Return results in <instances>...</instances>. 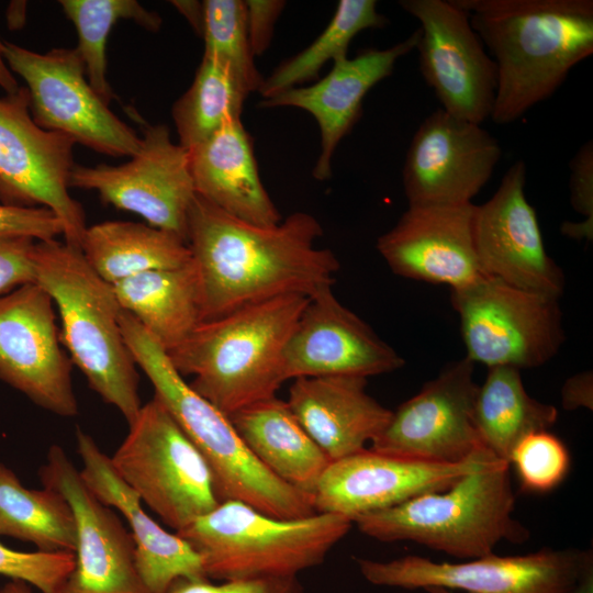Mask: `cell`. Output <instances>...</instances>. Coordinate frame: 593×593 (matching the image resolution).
<instances>
[{
    "mask_svg": "<svg viewBox=\"0 0 593 593\" xmlns=\"http://www.w3.org/2000/svg\"><path fill=\"white\" fill-rule=\"evenodd\" d=\"M318 220L294 212L273 226L238 220L195 194L187 219L201 292V322L288 294L311 298L333 288L339 261Z\"/></svg>",
    "mask_w": 593,
    "mask_h": 593,
    "instance_id": "6da1fadb",
    "label": "cell"
},
{
    "mask_svg": "<svg viewBox=\"0 0 593 593\" xmlns=\"http://www.w3.org/2000/svg\"><path fill=\"white\" fill-rule=\"evenodd\" d=\"M494 57L491 120L508 124L550 98L593 53L592 0H455Z\"/></svg>",
    "mask_w": 593,
    "mask_h": 593,
    "instance_id": "7a4b0ae2",
    "label": "cell"
},
{
    "mask_svg": "<svg viewBox=\"0 0 593 593\" xmlns=\"http://www.w3.org/2000/svg\"><path fill=\"white\" fill-rule=\"evenodd\" d=\"M310 298L288 294L201 322L166 351L190 388L226 416L276 396L286 382L283 353Z\"/></svg>",
    "mask_w": 593,
    "mask_h": 593,
    "instance_id": "3957f363",
    "label": "cell"
},
{
    "mask_svg": "<svg viewBox=\"0 0 593 593\" xmlns=\"http://www.w3.org/2000/svg\"><path fill=\"white\" fill-rule=\"evenodd\" d=\"M120 325L136 366L154 388V395L205 459L220 502L238 501L278 518L316 513L313 496L268 470L246 447L228 416L190 388L166 350L124 310Z\"/></svg>",
    "mask_w": 593,
    "mask_h": 593,
    "instance_id": "277c9868",
    "label": "cell"
},
{
    "mask_svg": "<svg viewBox=\"0 0 593 593\" xmlns=\"http://www.w3.org/2000/svg\"><path fill=\"white\" fill-rule=\"evenodd\" d=\"M35 283L52 298L61 322L60 342L89 387L132 424L142 407L136 362L120 325L112 284L81 249L56 239L37 240Z\"/></svg>",
    "mask_w": 593,
    "mask_h": 593,
    "instance_id": "5b68a950",
    "label": "cell"
},
{
    "mask_svg": "<svg viewBox=\"0 0 593 593\" xmlns=\"http://www.w3.org/2000/svg\"><path fill=\"white\" fill-rule=\"evenodd\" d=\"M514 506L510 465L495 460L445 490L363 514L354 524L380 541H413L468 560L493 553L504 540L517 544L529 537L514 518Z\"/></svg>",
    "mask_w": 593,
    "mask_h": 593,
    "instance_id": "8992f818",
    "label": "cell"
},
{
    "mask_svg": "<svg viewBox=\"0 0 593 593\" xmlns=\"http://www.w3.org/2000/svg\"><path fill=\"white\" fill-rule=\"evenodd\" d=\"M338 514L269 516L238 501L216 507L176 532L201 556L209 580L298 577L321 564L350 530Z\"/></svg>",
    "mask_w": 593,
    "mask_h": 593,
    "instance_id": "52a82bcc",
    "label": "cell"
},
{
    "mask_svg": "<svg viewBox=\"0 0 593 593\" xmlns=\"http://www.w3.org/2000/svg\"><path fill=\"white\" fill-rule=\"evenodd\" d=\"M128 426L112 466L166 525L179 532L217 506L205 459L155 395Z\"/></svg>",
    "mask_w": 593,
    "mask_h": 593,
    "instance_id": "ba28073f",
    "label": "cell"
},
{
    "mask_svg": "<svg viewBox=\"0 0 593 593\" xmlns=\"http://www.w3.org/2000/svg\"><path fill=\"white\" fill-rule=\"evenodd\" d=\"M466 358L488 368H536L564 342L557 298L513 287L493 277L451 290Z\"/></svg>",
    "mask_w": 593,
    "mask_h": 593,
    "instance_id": "9c48e42d",
    "label": "cell"
},
{
    "mask_svg": "<svg viewBox=\"0 0 593 593\" xmlns=\"http://www.w3.org/2000/svg\"><path fill=\"white\" fill-rule=\"evenodd\" d=\"M357 564L373 585L465 593H575L592 575L591 551L578 549L544 548L507 557L491 553L457 562L419 556L387 561L359 558Z\"/></svg>",
    "mask_w": 593,
    "mask_h": 593,
    "instance_id": "30bf717a",
    "label": "cell"
},
{
    "mask_svg": "<svg viewBox=\"0 0 593 593\" xmlns=\"http://www.w3.org/2000/svg\"><path fill=\"white\" fill-rule=\"evenodd\" d=\"M4 59L25 82L30 112L40 127L112 157L138 152L142 138L90 86L77 48L42 54L4 42Z\"/></svg>",
    "mask_w": 593,
    "mask_h": 593,
    "instance_id": "8fae6325",
    "label": "cell"
},
{
    "mask_svg": "<svg viewBox=\"0 0 593 593\" xmlns=\"http://www.w3.org/2000/svg\"><path fill=\"white\" fill-rule=\"evenodd\" d=\"M75 144L34 122L24 86L0 98L1 203L49 209L63 224L65 243L80 249L85 211L68 191Z\"/></svg>",
    "mask_w": 593,
    "mask_h": 593,
    "instance_id": "7c38bea8",
    "label": "cell"
},
{
    "mask_svg": "<svg viewBox=\"0 0 593 593\" xmlns=\"http://www.w3.org/2000/svg\"><path fill=\"white\" fill-rule=\"evenodd\" d=\"M421 24L415 49L422 76L448 114L477 124L491 118L497 71L494 60L455 0H401Z\"/></svg>",
    "mask_w": 593,
    "mask_h": 593,
    "instance_id": "4fadbf2b",
    "label": "cell"
},
{
    "mask_svg": "<svg viewBox=\"0 0 593 593\" xmlns=\"http://www.w3.org/2000/svg\"><path fill=\"white\" fill-rule=\"evenodd\" d=\"M138 152L119 166L74 165L69 188L94 190L116 209L141 215L148 225L187 242V219L195 189L188 149L175 144L167 125H146Z\"/></svg>",
    "mask_w": 593,
    "mask_h": 593,
    "instance_id": "5bb4252c",
    "label": "cell"
},
{
    "mask_svg": "<svg viewBox=\"0 0 593 593\" xmlns=\"http://www.w3.org/2000/svg\"><path fill=\"white\" fill-rule=\"evenodd\" d=\"M474 365L466 357L448 365L395 411L370 449L409 459L465 462L486 449L474 427L478 391Z\"/></svg>",
    "mask_w": 593,
    "mask_h": 593,
    "instance_id": "9a60e30c",
    "label": "cell"
},
{
    "mask_svg": "<svg viewBox=\"0 0 593 593\" xmlns=\"http://www.w3.org/2000/svg\"><path fill=\"white\" fill-rule=\"evenodd\" d=\"M55 318L52 298L35 282L0 295V379L46 411L72 417V362Z\"/></svg>",
    "mask_w": 593,
    "mask_h": 593,
    "instance_id": "2e32d148",
    "label": "cell"
},
{
    "mask_svg": "<svg viewBox=\"0 0 593 593\" xmlns=\"http://www.w3.org/2000/svg\"><path fill=\"white\" fill-rule=\"evenodd\" d=\"M38 475L44 488L65 497L76 519L75 567L59 593H150L136 566L131 533L89 490L59 445L49 447Z\"/></svg>",
    "mask_w": 593,
    "mask_h": 593,
    "instance_id": "e0dca14e",
    "label": "cell"
},
{
    "mask_svg": "<svg viewBox=\"0 0 593 593\" xmlns=\"http://www.w3.org/2000/svg\"><path fill=\"white\" fill-rule=\"evenodd\" d=\"M502 157L499 142L481 124L437 109L421 123L402 170L409 205H459L486 184Z\"/></svg>",
    "mask_w": 593,
    "mask_h": 593,
    "instance_id": "ac0fdd59",
    "label": "cell"
},
{
    "mask_svg": "<svg viewBox=\"0 0 593 593\" xmlns=\"http://www.w3.org/2000/svg\"><path fill=\"white\" fill-rule=\"evenodd\" d=\"M526 165L514 163L494 194L474 205L477 258L483 273L513 287L559 299L566 280L547 254L535 209L525 195Z\"/></svg>",
    "mask_w": 593,
    "mask_h": 593,
    "instance_id": "d6986e66",
    "label": "cell"
},
{
    "mask_svg": "<svg viewBox=\"0 0 593 593\" xmlns=\"http://www.w3.org/2000/svg\"><path fill=\"white\" fill-rule=\"evenodd\" d=\"M500 460L488 449L460 463H437L370 448L331 462L313 494L316 512L354 519L401 504L426 492L441 491L467 473Z\"/></svg>",
    "mask_w": 593,
    "mask_h": 593,
    "instance_id": "ffe728a7",
    "label": "cell"
},
{
    "mask_svg": "<svg viewBox=\"0 0 593 593\" xmlns=\"http://www.w3.org/2000/svg\"><path fill=\"white\" fill-rule=\"evenodd\" d=\"M404 359L326 288L312 295L283 353L284 380L324 376L368 378Z\"/></svg>",
    "mask_w": 593,
    "mask_h": 593,
    "instance_id": "44dd1931",
    "label": "cell"
},
{
    "mask_svg": "<svg viewBox=\"0 0 593 593\" xmlns=\"http://www.w3.org/2000/svg\"><path fill=\"white\" fill-rule=\"evenodd\" d=\"M473 211V203L409 205L377 249L398 276L451 290L468 287L485 277L474 248Z\"/></svg>",
    "mask_w": 593,
    "mask_h": 593,
    "instance_id": "7402d4cb",
    "label": "cell"
},
{
    "mask_svg": "<svg viewBox=\"0 0 593 593\" xmlns=\"http://www.w3.org/2000/svg\"><path fill=\"white\" fill-rule=\"evenodd\" d=\"M419 30L391 47L369 48L353 58L339 57L321 80L292 88L264 99L258 108H299L317 122L321 150L313 168V177L326 181L333 174V158L342 139L358 122L362 101L369 90L389 77L396 61L416 47Z\"/></svg>",
    "mask_w": 593,
    "mask_h": 593,
    "instance_id": "603a6c76",
    "label": "cell"
},
{
    "mask_svg": "<svg viewBox=\"0 0 593 593\" xmlns=\"http://www.w3.org/2000/svg\"><path fill=\"white\" fill-rule=\"evenodd\" d=\"M82 462L80 477L103 504L115 507L127 521L135 544L136 566L150 593H165L179 579H208L201 556L178 534L147 515L139 496L121 479L94 439L76 430Z\"/></svg>",
    "mask_w": 593,
    "mask_h": 593,
    "instance_id": "cb8c5ba5",
    "label": "cell"
},
{
    "mask_svg": "<svg viewBox=\"0 0 593 593\" xmlns=\"http://www.w3.org/2000/svg\"><path fill=\"white\" fill-rule=\"evenodd\" d=\"M366 385V378L353 376L299 378L290 385L289 409L331 462L363 450L391 417Z\"/></svg>",
    "mask_w": 593,
    "mask_h": 593,
    "instance_id": "d4e9b609",
    "label": "cell"
},
{
    "mask_svg": "<svg viewBox=\"0 0 593 593\" xmlns=\"http://www.w3.org/2000/svg\"><path fill=\"white\" fill-rule=\"evenodd\" d=\"M188 153L195 194L250 224L273 226L282 221L260 179L254 142L240 119Z\"/></svg>",
    "mask_w": 593,
    "mask_h": 593,
    "instance_id": "484cf974",
    "label": "cell"
},
{
    "mask_svg": "<svg viewBox=\"0 0 593 593\" xmlns=\"http://www.w3.org/2000/svg\"><path fill=\"white\" fill-rule=\"evenodd\" d=\"M250 452L276 477L313 496L331 463L286 401L272 396L228 416Z\"/></svg>",
    "mask_w": 593,
    "mask_h": 593,
    "instance_id": "4316f807",
    "label": "cell"
},
{
    "mask_svg": "<svg viewBox=\"0 0 593 593\" xmlns=\"http://www.w3.org/2000/svg\"><path fill=\"white\" fill-rule=\"evenodd\" d=\"M128 312L166 350L184 340L201 323V292L195 267L144 272L112 286Z\"/></svg>",
    "mask_w": 593,
    "mask_h": 593,
    "instance_id": "83f0119b",
    "label": "cell"
},
{
    "mask_svg": "<svg viewBox=\"0 0 593 593\" xmlns=\"http://www.w3.org/2000/svg\"><path fill=\"white\" fill-rule=\"evenodd\" d=\"M80 249L92 269L108 283L191 262L188 243L179 235L128 221L87 226Z\"/></svg>",
    "mask_w": 593,
    "mask_h": 593,
    "instance_id": "f1b7e54d",
    "label": "cell"
},
{
    "mask_svg": "<svg viewBox=\"0 0 593 593\" xmlns=\"http://www.w3.org/2000/svg\"><path fill=\"white\" fill-rule=\"evenodd\" d=\"M472 416L483 446L510 465L515 445L527 434L548 430L556 423L558 411L527 393L519 369L497 366L489 368L484 382L478 387Z\"/></svg>",
    "mask_w": 593,
    "mask_h": 593,
    "instance_id": "f546056e",
    "label": "cell"
},
{
    "mask_svg": "<svg viewBox=\"0 0 593 593\" xmlns=\"http://www.w3.org/2000/svg\"><path fill=\"white\" fill-rule=\"evenodd\" d=\"M0 535L30 541L38 551L74 552L77 526L65 497L48 488L26 489L0 463Z\"/></svg>",
    "mask_w": 593,
    "mask_h": 593,
    "instance_id": "4dcf8cb0",
    "label": "cell"
},
{
    "mask_svg": "<svg viewBox=\"0 0 593 593\" xmlns=\"http://www.w3.org/2000/svg\"><path fill=\"white\" fill-rule=\"evenodd\" d=\"M248 96L226 64L203 55L191 86L171 109L179 144L190 149L239 120Z\"/></svg>",
    "mask_w": 593,
    "mask_h": 593,
    "instance_id": "1f68e13d",
    "label": "cell"
},
{
    "mask_svg": "<svg viewBox=\"0 0 593 593\" xmlns=\"http://www.w3.org/2000/svg\"><path fill=\"white\" fill-rule=\"evenodd\" d=\"M377 7L374 0H340L324 31L309 46L283 60L264 78L258 91L261 100L317 79L327 61L347 56L349 44L356 35L368 29L384 27L388 19Z\"/></svg>",
    "mask_w": 593,
    "mask_h": 593,
    "instance_id": "d6a6232c",
    "label": "cell"
},
{
    "mask_svg": "<svg viewBox=\"0 0 593 593\" xmlns=\"http://www.w3.org/2000/svg\"><path fill=\"white\" fill-rule=\"evenodd\" d=\"M66 16L78 34V46L90 86L110 104L114 93L107 80L105 47L113 25L133 20L144 29L157 32L161 18L135 0H60Z\"/></svg>",
    "mask_w": 593,
    "mask_h": 593,
    "instance_id": "836d02e7",
    "label": "cell"
},
{
    "mask_svg": "<svg viewBox=\"0 0 593 593\" xmlns=\"http://www.w3.org/2000/svg\"><path fill=\"white\" fill-rule=\"evenodd\" d=\"M201 37L205 56L226 64L250 94L258 92L264 78L253 54L242 0H204Z\"/></svg>",
    "mask_w": 593,
    "mask_h": 593,
    "instance_id": "e575fe53",
    "label": "cell"
},
{
    "mask_svg": "<svg viewBox=\"0 0 593 593\" xmlns=\"http://www.w3.org/2000/svg\"><path fill=\"white\" fill-rule=\"evenodd\" d=\"M513 465L522 486L530 492H548L562 482L570 467L566 445L548 430L524 436L513 448Z\"/></svg>",
    "mask_w": 593,
    "mask_h": 593,
    "instance_id": "d590c367",
    "label": "cell"
},
{
    "mask_svg": "<svg viewBox=\"0 0 593 593\" xmlns=\"http://www.w3.org/2000/svg\"><path fill=\"white\" fill-rule=\"evenodd\" d=\"M74 567V552H22L0 542V574L33 585L42 593H59Z\"/></svg>",
    "mask_w": 593,
    "mask_h": 593,
    "instance_id": "8d00e7d4",
    "label": "cell"
},
{
    "mask_svg": "<svg viewBox=\"0 0 593 593\" xmlns=\"http://www.w3.org/2000/svg\"><path fill=\"white\" fill-rule=\"evenodd\" d=\"M570 202L584 216L580 223H563L561 233L592 240L593 235V143L588 141L570 161Z\"/></svg>",
    "mask_w": 593,
    "mask_h": 593,
    "instance_id": "74e56055",
    "label": "cell"
},
{
    "mask_svg": "<svg viewBox=\"0 0 593 593\" xmlns=\"http://www.w3.org/2000/svg\"><path fill=\"white\" fill-rule=\"evenodd\" d=\"M63 234L60 220L47 208L0 204V237L23 236L42 242Z\"/></svg>",
    "mask_w": 593,
    "mask_h": 593,
    "instance_id": "f35d334b",
    "label": "cell"
},
{
    "mask_svg": "<svg viewBox=\"0 0 593 593\" xmlns=\"http://www.w3.org/2000/svg\"><path fill=\"white\" fill-rule=\"evenodd\" d=\"M165 593H304L298 577L220 581L179 579Z\"/></svg>",
    "mask_w": 593,
    "mask_h": 593,
    "instance_id": "ab89813d",
    "label": "cell"
},
{
    "mask_svg": "<svg viewBox=\"0 0 593 593\" xmlns=\"http://www.w3.org/2000/svg\"><path fill=\"white\" fill-rule=\"evenodd\" d=\"M36 242L23 236L0 237V295L35 282Z\"/></svg>",
    "mask_w": 593,
    "mask_h": 593,
    "instance_id": "60d3db41",
    "label": "cell"
},
{
    "mask_svg": "<svg viewBox=\"0 0 593 593\" xmlns=\"http://www.w3.org/2000/svg\"><path fill=\"white\" fill-rule=\"evenodd\" d=\"M246 21L254 56L262 55L270 46L273 30L286 1L246 0Z\"/></svg>",
    "mask_w": 593,
    "mask_h": 593,
    "instance_id": "b9f144b4",
    "label": "cell"
},
{
    "mask_svg": "<svg viewBox=\"0 0 593 593\" xmlns=\"http://www.w3.org/2000/svg\"><path fill=\"white\" fill-rule=\"evenodd\" d=\"M561 403L567 411L593 409L592 371H583L566 380L561 388Z\"/></svg>",
    "mask_w": 593,
    "mask_h": 593,
    "instance_id": "7bdbcfd3",
    "label": "cell"
},
{
    "mask_svg": "<svg viewBox=\"0 0 593 593\" xmlns=\"http://www.w3.org/2000/svg\"><path fill=\"white\" fill-rule=\"evenodd\" d=\"M171 4L182 14L192 29L201 36L203 25V4L195 0H174Z\"/></svg>",
    "mask_w": 593,
    "mask_h": 593,
    "instance_id": "ee69618b",
    "label": "cell"
},
{
    "mask_svg": "<svg viewBox=\"0 0 593 593\" xmlns=\"http://www.w3.org/2000/svg\"><path fill=\"white\" fill-rule=\"evenodd\" d=\"M20 87L14 74L10 70L4 59V42L0 40V88L4 90L5 94H12Z\"/></svg>",
    "mask_w": 593,
    "mask_h": 593,
    "instance_id": "f6af8a7d",
    "label": "cell"
},
{
    "mask_svg": "<svg viewBox=\"0 0 593 593\" xmlns=\"http://www.w3.org/2000/svg\"><path fill=\"white\" fill-rule=\"evenodd\" d=\"M0 593H32V591L27 583L12 580L0 589Z\"/></svg>",
    "mask_w": 593,
    "mask_h": 593,
    "instance_id": "bcb514c9",
    "label": "cell"
},
{
    "mask_svg": "<svg viewBox=\"0 0 593 593\" xmlns=\"http://www.w3.org/2000/svg\"><path fill=\"white\" fill-rule=\"evenodd\" d=\"M427 593H456L454 591L447 590V589H440V588H432L425 590Z\"/></svg>",
    "mask_w": 593,
    "mask_h": 593,
    "instance_id": "7dc6e473",
    "label": "cell"
}]
</instances>
